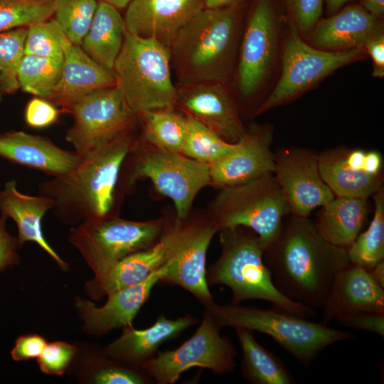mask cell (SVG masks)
Masks as SVG:
<instances>
[{
	"label": "cell",
	"instance_id": "obj_16",
	"mask_svg": "<svg viewBox=\"0 0 384 384\" xmlns=\"http://www.w3.org/2000/svg\"><path fill=\"white\" fill-rule=\"evenodd\" d=\"M174 108L197 120L230 143L245 134L227 83L206 82L176 87Z\"/></svg>",
	"mask_w": 384,
	"mask_h": 384
},
{
	"label": "cell",
	"instance_id": "obj_19",
	"mask_svg": "<svg viewBox=\"0 0 384 384\" xmlns=\"http://www.w3.org/2000/svg\"><path fill=\"white\" fill-rule=\"evenodd\" d=\"M205 0H132L127 6V31L155 39L170 48L178 32L204 8Z\"/></svg>",
	"mask_w": 384,
	"mask_h": 384
},
{
	"label": "cell",
	"instance_id": "obj_8",
	"mask_svg": "<svg viewBox=\"0 0 384 384\" xmlns=\"http://www.w3.org/2000/svg\"><path fill=\"white\" fill-rule=\"evenodd\" d=\"M164 227L163 219L139 222L109 215L81 222L68 239L98 277L124 257L154 245Z\"/></svg>",
	"mask_w": 384,
	"mask_h": 384
},
{
	"label": "cell",
	"instance_id": "obj_14",
	"mask_svg": "<svg viewBox=\"0 0 384 384\" xmlns=\"http://www.w3.org/2000/svg\"><path fill=\"white\" fill-rule=\"evenodd\" d=\"M218 228L210 219L183 221L181 237L159 283L177 285L203 306L213 301L206 281V252Z\"/></svg>",
	"mask_w": 384,
	"mask_h": 384
},
{
	"label": "cell",
	"instance_id": "obj_4",
	"mask_svg": "<svg viewBox=\"0 0 384 384\" xmlns=\"http://www.w3.org/2000/svg\"><path fill=\"white\" fill-rule=\"evenodd\" d=\"M219 232L221 253L206 270L208 285L228 287L233 294L232 304L262 299L302 317L316 316V309L286 297L276 288L264 261V247L255 232L245 227Z\"/></svg>",
	"mask_w": 384,
	"mask_h": 384
},
{
	"label": "cell",
	"instance_id": "obj_25",
	"mask_svg": "<svg viewBox=\"0 0 384 384\" xmlns=\"http://www.w3.org/2000/svg\"><path fill=\"white\" fill-rule=\"evenodd\" d=\"M114 85L117 80L113 70L100 65L80 46L71 43L65 51L60 80L46 100L66 112L90 93Z\"/></svg>",
	"mask_w": 384,
	"mask_h": 384
},
{
	"label": "cell",
	"instance_id": "obj_52",
	"mask_svg": "<svg viewBox=\"0 0 384 384\" xmlns=\"http://www.w3.org/2000/svg\"><path fill=\"white\" fill-rule=\"evenodd\" d=\"M131 1L132 0H100V1H103L114 6L117 9H123L127 7Z\"/></svg>",
	"mask_w": 384,
	"mask_h": 384
},
{
	"label": "cell",
	"instance_id": "obj_40",
	"mask_svg": "<svg viewBox=\"0 0 384 384\" xmlns=\"http://www.w3.org/2000/svg\"><path fill=\"white\" fill-rule=\"evenodd\" d=\"M284 9L302 37L309 35L324 11V0H281Z\"/></svg>",
	"mask_w": 384,
	"mask_h": 384
},
{
	"label": "cell",
	"instance_id": "obj_36",
	"mask_svg": "<svg viewBox=\"0 0 384 384\" xmlns=\"http://www.w3.org/2000/svg\"><path fill=\"white\" fill-rule=\"evenodd\" d=\"M54 19L70 42L80 46L97 10L96 0H53Z\"/></svg>",
	"mask_w": 384,
	"mask_h": 384
},
{
	"label": "cell",
	"instance_id": "obj_24",
	"mask_svg": "<svg viewBox=\"0 0 384 384\" xmlns=\"http://www.w3.org/2000/svg\"><path fill=\"white\" fill-rule=\"evenodd\" d=\"M321 309L325 324L353 312H384V288L367 270L351 264L335 277Z\"/></svg>",
	"mask_w": 384,
	"mask_h": 384
},
{
	"label": "cell",
	"instance_id": "obj_47",
	"mask_svg": "<svg viewBox=\"0 0 384 384\" xmlns=\"http://www.w3.org/2000/svg\"><path fill=\"white\" fill-rule=\"evenodd\" d=\"M382 157L379 152L370 151L366 152L364 171L371 175H380Z\"/></svg>",
	"mask_w": 384,
	"mask_h": 384
},
{
	"label": "cell",
	"instance_id": "obj_7",
	"mask_svg": "<svg viewBox=\"0 0 384 384\" xmlns=\"http://www.w3.org/2000/svg\"><path fill=\"white\" fill-rule=\"evenodd\" d=\"M289 203L274 175L222 188L210 205V219L218 230L245 227L259 237L265 250L279 235ZM219 232V231H218Z\"/></svg>",
	"mask_w": 384,
	"mask_h": 384
},
{
	"label": "cell",
	"instance_id": "obj_31",
	"mask_svg": "<svg viewBox=\"0 0 384 384\" xmlns=\"http://www.w3.org/2000/svg\"><path fill=\"white\" fill-rule=\"evenodd\" d=\"M143 137L154 148L174 152L182 149L186 138L188 117L175 108L143 112Z\"/></svg>",
	"mask_w": 384,
	"mask_h": 384
},
{
	"label": "cell",
	"instance_id": "obj_21",
	"mask_svg": "<svg viewBox=\"0 0 384 384\" xmlns=\"http://www.w3.org/2000/svg\"><path fill=\"white\" fill-rule=\"evenodd\" d=\"M383 18L359 4H348L325 18H320L309 35V43L327 51L363 47L371 38L383 33Z\"/></svg>",
	"mask_w": 384,
	"mask_h": 384
},
{
	"label": "cell",
	"instance_id": "obj_20",
	"mask_svg": "<svg viewBox=\"0 0 384 384\" xmlns=\"http://www.w3.org/2000/svg\"><path fill=\"white\" fill-rule=\"evenodd\" d=\"M168 261L142 282L108 294L102 306L97 307L93 302L78 297L76 308L84 321L85 331L102 336L116 328L132 326V321L149 299L151 289L166 272Z\"/></svg>",
	"mask_w": 384,
	"mask_h": 384
},
{
	"label": "cell",
	"instance_id": "obj_11",
	"mask_svg": "<svg viewBox=\"0 0 384 384\" xmlns=\"http://www.w3.org/2000/svg\"><path fill=\"white\" fill-rule=\"evenodd\" d=\"M149 178L156 190L174 202L176 218L186 219L198 193L210 185L209 166L181 153L153 148L139 151L127 176L129 186Z\"/></svg>",
	"mask_w": 384,
	"mask_h": 384
},
{
	"label": "cell",
	"instance_id": "obj_45",
	"mask_svg": "<svg viewBox=\"0 0 384 384\" xmlns=\"http://www.w3.org/2000/svg\"><path fill=\"white\" fill-rule=\"evenodd\" d=\"M47 345L45 338L38 334H26L19 336L11 351L16 361L38 358Z\"/></svg>",
	"mask_w": 384,
	"mask_h": 384
},
{
	"label": "cell",
	"instance_id": "obj_32",
	"mask_svg": "<svg viewBox=\"0 0 384 384\" xmlns=\"http://www.w3.org/2000/svg\"><path fill=\"white\" fill-rule=\"evenodd\" d=\"M375 210L366 231L360 233L347 248L351 264L368 270L384 260V191L381 187L373 195Z\"/></svg>",
	"mask_w": 384,
	"mask_h": 384
},
{
	"label": "cell",
	"instance_id": "obj_27",
	"mask_svg": "<svg viewBox=\"0 0 384 384\" xmlns=\"http://www.w3.org/2000/svg\"><path fill=\"white\" fill-rule=\"evenodd\" d=\"M321 208L315 223L319 233L331 244L347 249L366 222V198L334 196Z\"/></svg>",
	"mask_w": 384,
	"mask_h": 384
},
{
	"label": "cell",
	"instance_id": "obj_30",
	"mask_svg": "<svg viewBox=\"0 0 384 384\" xmlns=\"http://www.w3.org/2000/svg\"><path fill=\"white\" fill-rule=\"evenodd\" d=\"M242 351L241 373L251 384H294L296 380L284 362L260 345L253 331L235 328Z\"/></svg>",
	"mask_w": 384,
	"mask_h": 384
},
{
	"label": "cell",
	"instance_id": "obj_48",
	"mask_svg": "<svg viewBox=\"0 0 384 384\" xmlns=\"http://www.w3.org/2000/svg\"><path fill=\"white\" fill-rule=\"evenodd\" d=\"M358 4L370 14L383 18L384 0H360Z\"/></svg>",
	"mask_w": 384,
	"mask_h": 384
},
{
	"label": "cell",
	"instance_id": "obj_5",
	"mask_svg": "<svg viewBox=\"0 0 384 384\" xmlns=\"http://www.w3.org/2000/svg\"><path fill=\"white\" fill-rule=\"evenodd\" d=\"M272 307L262 309L215 302L204 305L220 328L242 327L265 334L306 368L329 346L354 337L351 332Z\"/></svg>",
	"mask_w": 384,
	"mask_h": 384
},
{
	"label": "cell",
	"instance_id": "obj_2",
	"mask_svg": "<svg viewBox=\"0 0 384 384\" xmlns=\"http://www.w3.org/2000/svg\"><path fill=\"white\" fill-rule=\"evenodd\" d=\"M134 146L129 133L97 146L72 171L41 182L39 194L54 201L53 213L64 223L112 215L121 169Z\"/></svg>",
	"mask_w": 384,
	"mask_h": 384
},
{
	"label": "cell",
	"instance_id": "obj_42",
	"mask_svg": "<svg viewBox=\"0 0 384 384\" xmlns=\"http://www.w3.org/2000/svg\"><path fill=\"white\" fill-rule=\"evenodd\" d=\"M59 110L49 100L36 97L27 104L24 119L26 123L35 129H43L55 123L58 119Z\"/></svg>",
	"mask_w": 384,
	"mask_h": 384
},
{
	"label": "cell",
	"instance_id": "obj_34",
	"mask_svg": "<svg viewBox=\"0 0 384 384\" xmlns=\"http://www.w3.org/2000/svg\"><path fill=\"white\" fill-rule=\"evenodd\" d=\"M234 146L235 143L226 142L203 124L188 117L187 132L181 151L182 154L210 165L228 154Z\"/></svg>",
	"mask_w": 384,
	"mask_h": 384
},
{
	"label": "cell",
	"instance_id": "obj_1",
	"mask_svg": "<svg viewBox=\"0 0 384 384\" xmlns=\"http://www.w3.org/2000/svg\"><path fill=\"white\" fill-rule=\"evenodd\" d=\"M264 261L283 295L316 310L338 273L351 265L346 248L327 242L308 217L295 215L265 250Z\"/></svg>",
	"mask_w": 384,
	"mask_h": 384
},
{
	"label": "cell",
	"instance_id": "obj_53",
	"mask_svg": "<svg viewBox=\"0 0 384 384\" xmlns=\"http://www.w3.org/2000/svg\"><path fill=\"white\" fill-rule=\"evenodd\" d=\"M3 94H4V92H3V90H2L1 86V85H0V102H1V100H2V95H3Z\"/></svg>",
	"mask_w": 384,
	"mask_h": 384
},
{
	"label": "cell",
	"instance_id": "obj_12",
	"mask_svg": "<svg viewBox=\"0 0 384 384\" xmlns=\"http://www.w3.org/2000/svg\"><path fill=\"white\" fill-rule=\"evenodd\" d=\"M66 112L73 124L65 133L66 141L83 156L97 146L132 133L138 118L117 86L90 93Z\"/></svg>",
	"mask_w": 384,
	"mask_h": 384
},
{
	"label": "cell",
	"instance_id": "obj_50",
	"mask_svg": "<svg viewBox=\"0 0 384 384\" xmlns=\"http://www.w3.org/2000/svg\"><path fill=\"white\" fill-rule=\"evenodd\" d=\"M373 279L384 288V260L380 261L368 270Z\"/></svg>",
	"mask_w": 384,
	"mask_h": 384
},
{
	"label": "cell",
	"instance_id": "obj_15",
	"mask_svg": "<svg viewBox=\"0 0 384 384\" xmlns=\"http://www.w3.org/2000/svg\"><path fill=\"white\" fill-rule=\"evenodd\" d=\"M274 175L292 215L308 217L335 196L321 176L318 156L309 151L285 149L276 154Z\"/></svg>",
	"mask_w": 384,
	"mask_h": 384
},
{
	"label": "cell",
	"instance_id": "obj_38",
	"mask_svg": "<svg viewBox=\"0 0 384 384\" xmlns=\"http://www.w3.org/2000/svg\"><path fill=\"white\" fill-rule=\"evenodd\" d=\"M53 0H0V33L50 18Z\"/></svg>",
	"mask_w": 384,
	"mask_h": 384
},
{
	"label": "cell",
	"instance_id": "obj_33",
	"mask_svg": "<svg viewBox=\"0 0 384 384\" xmlns=\"http://www.w3.org/2000/svg\"><path fill=\"white\" fill-rule=\"evenodd\" d=\"M64 60L23 55L18 69L19 88L48 99L60 80Z\"/></svg>",
	"mask_w": 384,
	"mask_h": 384
},
{
	"label": "cell",
	"instance_id": "obj_43",
	"mask_svg": "<svg viewBox=\"0 0 384 384\" xmlns=\"http://www.w3.org/2000/svg\"><path fill=\"white\" fill-rule=\"evenodd\" d=\"M334 321L341 325L384 337V312L362 311L344 314Z\"/></svg>",
	"mask_w": 384,
	"mask_h": 384
},
{
	"label": "cell",
	"instance_id": "obj_46",
	"mask_svg": "<svg viewBox=\"0 0 384 384\" xmlns=\"http://www.w3.org/2000/svg\"><path fill=\"white\" fill-rule=\"evenodd\" d=\"M373 61V76H384V33L369 39L363 46Z\"/></svg>",
	"mask_w": 384,
	"mask_h": 384
},
{
	"label": "cell",
	"instance_id": "obj_28",
	"mask_svg": "<svg viewBox=\"0 0 384 384\" xmlns=\"http://www.w3.org/2000/svg\"><path fill=\"white\" fill-rule=\"evenodd\" d=\"M126 31L124 19L118 9L100 1L80 47L98 64L112 70Z\"/></svg>",
	"mask_w": 384,
	"mask_h": 384
},
{
	"label": "cell",
	"instance_id": "obj_6",
	"mask_svg": "<svg viewBox=\"0 0 384 384\" xmlns=\"http://www.w3.org/2000/svg\"><path fill=\"white\" fill-rule=\"evenodd\" d=\"M170 49L153 38L126 31L113 72L117 86L134 114L174 108L177 89L171 73Z\"/></svg>",
	"mask_w": 384,
	"mask_h": 384
},
{
	"label": "cell",
	"instance_id": "obj_17",
	"mask_svg": "<svg viewBox=\"0 0 384 384\" xmlns=\"http://www.w3.org/2000/svg\"><path fill=\"white\" fill-rule=\"evenodd\" d=\"M272 137V129L267 125H252L247 129L228 154L208 165L210 185L222 188L274 174L275 154L270 149Z\"/></svg>",
	"mask_w": 384,
	"mask_h": 384
},
{
	"label": "cell",
	"instance_id": "obj_22",
	"mask_svg": "<svg viewBox=\"0 0 384 384\" xmlns=\"http://www.w3.org/2000/svg\"><path fill=\"white\" fill-rule=\"evenodd\" d=\"M0 157L53 177L72 171L82 159L76 151L62 149L47 137L23 131L0 135Z\"/></svg>",
	"mask_w": 384,
	"mask_h": 384
},
{
	"label": "cell",
	"instance_id": "obj_3",
	"mask_svg": "<svg viewBox=\"0 0 384 384\" xmlns=\"http://www.w3.org/2000/svg\"><path fill=\"white\" fill-rule=\"evenodd\" d=\"M242 9L203 8L178 32L169 48L178 85L228 83L238 55Z\"/></svg>",
	"mask_w": 384,
	"mask_h": 384
},
{
	"label": "cell",
	"instance_id": "obj_51",
	"mask_svg": "<svg viewBox=\"0 0 384 384\" xmlns=\"http://www.w3.org/2000/svg\"><path fill=\"white\" fill-rule=\"evenodd\" d=\"M354 1L356 0H324V4L326 5V12L329 16Z\"/></svg>",
	"mask_w": 384,
	"mask_h": 384
},
{
	"label": "cell",
	"instance_id": "obj_18",
	"mask_svg": "<svg viewBox=\"0 0 384 384\" xmlns=\"http://www.w3.org/2000/svg\"><path fill=\"white\" fill-rule=\"evenodd\" d=\"M183 221L176 220L169 225H165L161 236L154 245L129 255L101 276L88 282L86 291L90 297L102 299L119 289L142 282L162 267L176 250Z\"/></svg>",
	"mask_w": 384,
	"mask_h": 384
},
{
	"label": "cell",
	"instance_id": "obj_41",
	"mask_svg": "<svg viewBox=\"0 0 384 384\" xmlns=\"http://www.w3.org/2000/svg\"><path fill=\"white\" fill-rule=\"evenodd\" d=\"M75 353V347L65 342L47 343L37 358L39 368L46 374L61 375L70 366Z\"/></svg>",
	"mask_w": 384,
	"mask_h": 384
},
{
	"label": "cell",
	"instance_id": "obj_39",
	"mask_svg": "<svg viewBox=\"0 0 384 384\" xmlns=\"http://www.w3.org/2000/svg\"><path fill=\"white\" fill-rule=\"evenodd\" d=\"M96 370L93 381L98 384H146L153 380L142 368L119 363L110 358Z\"/></svg>",
	"mask_w": 384,
	"mask_h": 384
},
{
	"label": "cell",
	"instance_id": "obj_23",
	"mask_svg": "<svg viewBox=\"0 0 384 384\" xmlns=\"http://www.w3.org/2000/svg\"><path fill=\"white\" fill-rule=\"evenodd\" d=\"M200 321L191 314L177 319H168L160 314L154 324L144 329H136L132 326L122 328V335L109 344L103 353L115 361L137 367L154 358L159 347L173 340Z\"/></svg>",
	"mask_w": 384,
	"mask_h": 384
},
{
	"label": "cell",
	"instance_id": "obj_26",
	"mask_svg": "<svg viewBox=\"0 0 384 384\" xmlns=\"http://www.w3.org/2000/svg\"><path fill=\"white\" fill-rule=\"evenodd\" d=\"M53 207L54 201L49 197L30 196L19 191L15 180L6 181L0 191V211L16 223L20 245L36 242L60 268L65 270L68 264L46 240L42 230L43 218Z\"/></svg>",
	"mask_w": 384,
	"mask_h": 384
},
{
	"label": "cell",
	"instance_id": "obj_35",
	"mask_svg": "<svg viewBox=\"0 0 384 384\" xmlns=\"http://www.w3.org/2000/svg\"><path fill=\"white\" fill-rule=\"evenodd\" d=\"M72 43L55 19H47L28 26L24 53L64 60Z\"/></svg>",
	"mask_w": 384,
	"mask_h": 384
},
{
	"label": "cell",
	"instance_id": "obj_37",
	"mask_svg": "<svg viewBox=\"0 0 384 384\" xmlns=\"http://www.w3.org/2000/svg\"><path fill=\"white\" fill-rule=\"evenodd\" d=\"M28 26L0 33V85L4 93L14 94L19 88L18 69L24 55Z\"/></svg>",
	"mask_w": 384,
	"mask_h": 384
},
{
	"label": "cell",
	"instance_id": "obj_29",
	"mask_svg": "<svg viewBox=\"0 0 384 384\" xmlns=\"http://www.w3.org/2000/svg\"><path fill=\"white\" fill-rule=\"evenodd\" d=\"M345 150L331 149L318 156L319 169L334 196L366 198L382 187L381 175H371L349 166Z\"/></svg>",
	"mask_w": 384,
	"mask_h": 384
},
{
	"label": "cell",
	"instance_id": "obj_44",
	"mask_svg": "<svg viewBox=\"0 0 384 384\" xmlns=\"http://www.w3.org/2000/svg\"><path fill=\"white\" fill-rule=\"evenodd\" d=\"M8 217L0 215V272L12 267L19 262L18 250L21 246L17 237L6 229Z\"/></svg>",
	"mask_w": 384,
	"mask_h": 384
},
{
	"label": "cell",
	"instance_id": "obj_49",
	"mask_svg": "<svg viewBox=\"0 0 384 384\" xmlns=\"http://www.w3.org/2000/svg\"><path fill=\"white\" fill-rule=\"evenodd\" d=\"M245 0H205L204 8L210 9H223L243 5Z\"/></svg>",
	"mask_w": 384,
	"mask_h": 384
},
{
	"label": "cell",
	"instance_id": "obj_10",
	"mask_svg": "<svg viewBox=\"0 0 384 384\" xmlns=\"http://www.w3.org/2000/svg\"><path fill=\"white\" fill-rule=\"evenodd\" d=\"M220 327L212 315L204 311L196 332L178 348L158 352L141 368L158 384H172L193 367L223 375L234 370L237 351L231 339L220 334Z\"/></svg>",
	"mask_w": 384,
	"mask_h": 384
},
{
	"label": "cell",
	"instance_id": "obj_9",
	"mask_svg": "<svg viewBox=\"0 0 384 384\" xmlns=\"http://www.w3.org/2000/svg\"><path fill=\"white\" fill-rule=\"evenodd\" d=\"M366 54L363 47L343 51H327L305 42L289 21L285 40L282 72L274 90L261 104L257 114H262L290 101L308 90L326 76Z\"/></svg>",
	"mask_w": 384,
	"mask_h": 384
},
{
	"label": "cell",
	"instance_id": "obj_13",
	"mask_svg": "<svg viewBox=\"0 0 384 384\" xmlns=\"http://www.w3.org/2000/svg\"><path fill=\"white\" fill-rule=\"evenodd\" d=\"M280 12L278 0H254L241 36L237 65L238 90L255 95L269 77L277 56Z\"/></svg>",
	"mask_w": 384,
	"mask_h": 384
}]
</instances>
